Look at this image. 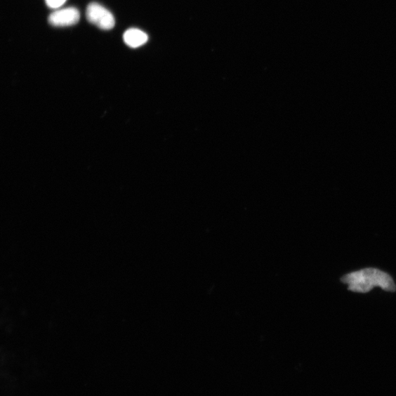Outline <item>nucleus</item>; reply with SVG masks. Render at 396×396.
I'll return each instance as SVG.
<instances>
[{
    "label": "nucleus",
    "mask_w": 396,
    "mask_h": 396,
    "mask_svg": "<svg viewBox=\"0 0 396 396\" xmlns=\"http://www.w3.org/2000/svg\"><path fill=\"white\" fill-rule=\"evenodd\" d=\"M80 19V13L75 8L56 11L49 16V23L55 27H70L76 25Z\"/></svg>",
    "instance_id": "7ed1b4c3"
},
{
    "label": "nucleus",
    "mask_w": 396,
    "mask_h": 396,
    "mask_svg": "<svg viewBox=\"0 0 396 396\" xmlns=\"http://www.w3.org/2000/svg\"><path fill=\"white\" fill-rule=\"evenodd\" d=\"M148 40L147 35L138 29H129L124 34V41L131 48H138L144 45Z\"/></svg>",
    "instance_id": "20e7f679"
},
{
    "label": "nucleus",
    "mask_w": 396,
    "mask_h": 396,
    "mask_svg": "<svg viewBox=\"0 0 396 396\" xmlns=\"http://www.w3.org/2000/svg\"><path fill=\"white\" fill-rule=\"evenodd\" d=\"M86 15L91 23L102 29L109 30L114 27V15L100 4H91L87 8Z\"/></svg>",
    "instance_id": "f03ea898"
},
{
    "label": "nucleus",
    "mask_w": 396,
    "mask_h": 396,
    "mask_svg": "<svg viewBox=\"0 0 396 396\" xmlns=\"http://www.w3.org/2000/svg\"><path fill=\"white\" fill-rule=\"evenodd\" d=\"M65 1L66 0H46L48 6L52 8H58L61 7Z\"/></svg>",
    "instance_id": "39448f33"
},
{
    "label": "nucleus",
    "mask_w": 396,
    "mask_h": 396,
    "mask_svg": "<svg viewBox=\"0 0 396 396\" xmlns=\"http://www.w3.org/2000/svg\"><path fill=\"white\" fill-rule=\"evenodd\" d=\"M341 282L349 286L351 291L366 293L375 287L381 288L383 290L395 292L396 286L392 277L381 270L368 268L353 272L344 275Z\"/></svg>",
    "instance_id": "f257e3e1"
}]
</instances>
